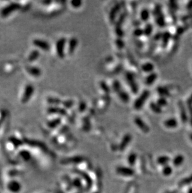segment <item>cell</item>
Segmentation results:
<instances>
[{"label": "cell", "instance_id": "8", "mask_svg": "<svg viewBox=\"0 0 192 193\" xmlns=\"http://www.w3.org/2000/svg\"><path fill=\"white\" fill-rule=\"evenodd\" d=\"M134 123L143 133H148L150 131V127L140 117H135L134 118Z\"/></svg>", "mask_w": 192, "mask_h": 193}, {"label": "cell", "instance_id": "4", "mask_svg": "<svg viewBox=\"0 0 192 193\" xmlns=\"http://www.w3.org/2000/svg\"><path fill=\"white\" fill-rule=\"evenodd\" d=\"M66 39L65 38H61L57 40L56 44V51L57 55L60 58H64L65 56V46L66 44Z\"/></svg>", "mask_w": 192, "mask_h": 193}, {"label": "cell", "instance_id": "27", "mask_svg": "<svg viewBox=\"0 0 192 193\" xmlns=\"http://www.w3.org/2000/svg\"><path fill=\"white\" fill-rule=\"evenodd\" d=\"M47 102L49 104H52V105H54V106H57L60 104H62L61 100L59 98H53V97H50L47 99Z\"/></svg>", "mask_w": 192, "mask_h": 193}, {"label": "cell", "instance_id": "13", "mask_svg": "<svg viewBox=\"0 0 192 193\" xmlns=\"http://www.w3.org/2000/svg\"><path fill=\"white\" fill-rule=\"evenodd\" d=\"M132 139V136L130 134H126L122 138V141L120 143L119 149L121 151H123L125 148L128 146V144L130 143Z\"/></svg>", "mask_w": 192, "mask_h": 193}, {"label": "cell", "instance_id": "28", "mask_svg": "<svg viewBox=\"0 0 192 193\" xmlns=\"http://www.w3.org/2000/svg\"><path fill=\"white\" fill-rule=\"evenodd\" d=\"M156 103L158 104V105H159L161 108L165 107L168 104V102H167V99L165 98H164V97H160L159 98H158Z\"/></svg>", "mask_w": 192, "mask_h": 193}, {"label": "cell", "instance_id": "29", "mask_svg": "<svg viewBox=\"0 0 192 193\" xmlns=\"http://www.w3.org/2000/svg\"><path fill=\"white\" fill-rule=\"evenodd\" d=\"M113 91L117 93L119 91H120L122 88L121 86V85H120V83L119 81H114L113 82Z\"/></svg>", "mask_w": 192, "mask_h": 193}, {"label": "cell", "instance_id": "21", "mask_svg": "<svg viewBox=\"0 0 192 193\" xmlns=\"http://www.w3.org/2000/svg\"><path fill=\"white\" fill-rule=\"evenodd\" d=\"M150 17V13L148 9H143L140 14V18L141 21L143 22H147L149 21Z\"/></svg>", "mask_w": 192, "mask_h": 193}, {"label": "cell", "instance_id": "10", "mask_svg": "<svg viewBox=\"0 0 192 193\" xmlns=\"http://www.w3.org/2000/svg\"><path fill=\"white\" fill-rule=\"evenodd\" d=\"M116 172L123 176L125 177H131L134 174V171L132 169L128 168V167H124L120 166L116 169Z\"/></svg>", "mask_w": 192, "mask_h": 193}, {"label": "cell", "instance_id": "31", "mask_svg": "<svg viewBox=\"0 0 192 193\" xmlns=\"http://www.w3.org/2000/svg\"><path fill=\"white\" fill-rule=\"evenodd\" d=\"M137 159V156L134 153H132L130 154V156L128 157V162L131 166H134L135 163Z\"/></svg>", "mask_w": 192, "mask_h": 193}, {"label": "cell", "instance_id": "20", "mask_svg": "<svg viewBox=\"0 0 192 193\" xmlns=\"http://www.w3.org/2000/svg\"><path fill=\"white\" fill-rule=\"evenodd\" d=\"M78 44V40L75 38H72L69 40V46H68V53L69 54H72L75 50L76 49V47Z\"/></svg>", "mask_w": 192, "mask_h": 193}, {"label": "cell", "instance_id": "17", "mask_svg": "<svg viewBox=\"0 0 192 193\" xmlns=\"http://www.w3.org/2000/svg\"><path fill=\"white\" fill-rule=\"evenodd\" d=\"M157 91L158 94L161 96V97H164V98H168L171 96L170 91L166 87L164 86H158L157 89Z\"/></svg>", "mask_w": 192, "mask_h": 193}, {"label": "cell", "instance_id": "37", "mask_svg": "<svg viewBox=\"0 0 192 193\" xmlns=\"http://www.w3.org/2000/svg\"><path fill=\"white\" fill-rule=\"evenodd\" d=\"M162 172L165 176H169L172 172V169L169 166L166 165L164 167Z\"/></svg>", "mask_w": 192, "mask_h": 193}, {"label": "cell", "instance_id": "14", "mask_svg": "<svg viewBox=\"0 0 192 193\" xmlns=\"http://www.w3.org/2000/svg\"><path fill=\"white\" fill-rule=\"evenodd\" d=\"M158 78V74L157 73L153 72L152 73H150L145 79V84L147 86H151L157 80Z\"/></svg>", "mask_w": 192, "mask_h": 193}, {"label": "cell", "instance_id": "23", "mask_svg": "<svg viewBox=\"0 0 192 193\" xmlns=\"http://www.w3.org/2000/svg\"><path fill=\"white\" fill-rule=\"evenodd\" d=\"M171 38V35L168 31H165L162 34L161 40H162V46L163 47H165L168 44L170 39Z\"/></svg>", "mask_w": 192, "mask_h": 193}, {"label": "cell", "instance_id": "34", "mask_svg": "<svg viewBox=\"0 0 192 193\" xmlns=\"http://www.w3.org/2000/svg\"><path fill=\"white\" fill-rule=\"evenodd\" d=\"M183 157L181 156H179L175 157L174 160H173V165L175 166H179L183 162Z\"/></svg>", "mask_w": 192, "mask_h": 193}, {"label": "cell", "instance_id": "2", "mask_svg": "<svg viewBox=\"0 0 192 193\" xmlns=\"http://www.w3.org/2000/svg\"><path fill=\"white\" fill-rule=\"evenodd\" d=\"M125 78L133 94H137L138 92V86L136 82L134 74L130 71H127L125 74Z\"/></svg>", "mask_w": 192, "mask_h": 193}, {"label": "cell", "instance_id": "19", "mask_svg": "<svg viewBox=\"0 0 192 193\" xmlns=\"http://www.w3.org/2000/svg\"><path fill=\"white\" fill-rule=\"evenodd\" d=\"M26 71L29 74L35 77H38L41 74V70L39 68L35 66H28L26 68Z\"/></svg>", "mask_w": 192, "mask_h": 193}, {"label": "cell", "instance_id": "1", "mask_svg": "<svg viewBox=\"0 0 192 193\" xmlns=\"http://www.w3.org/2000/svg\"><path fill=\"white\" fill-rule=\"evenodd\" d=\"M150 92L149 90L147 89L144 90L134 101V109L137 111L142 109L143 107L144 104H145L146 102L150 97Z\"/></svg>", "mask_w": 192, "mask_h": 193}, {"label": "cell", "instance_id": "3", "mask_svg": "<svg viewBox=\"0 0 192 193\" xmlns=\"http://www.w3.org/2000/svg\"><path fill=\"white\" fill-rule=\"evenodd\" d=\"M153 15L156 23L160 27H164L165 26V21L164 13L162 11L161 6L159 5L155 6L153 10Z\"/></svg>", "mask_w": 192, "mask_h": 193}, {"label": "cell", "instance_id": "6", "mask_svg": "<svg viewBox=\"0 0 192 193\" xmlns=\"http://www.w3.org/2000/svg\"><path fill=\"white\" fill-rule=\"evenodd\" d=\"M35 91V88L33 85H28L24 88L23 94L21 98V102L23 103H26L29 101L31 98L33 96Z\"/></svg>", "mask_w": 192, "mask_h": 193}, {"label": "cell", "instance_id": "32", "mask_svg": "<svg viewBox=\"0 0 192 193\" xmlns=\"http://www.w3.org/2000/svg\"><path fill=\"white\" fill-rule=\"evenodd\" d=\"M74 103V101L72 100H66V101H65L62 102V104L64 106V107H65L66 109L71 108L73 106Z\"/></svg>", "mask_w": 192, "mask_h": 193}, {"label": "cell", "instance_id": "35", "mask_svg": "<svg viewBox=\"0 0 192 193\" xmlns=\"http://www.w3.org/2000/svg\"><path fill=\"white\" fill-rule=\"evenodd\" d=\"M134 35L135 36H137V37H140V36H142V35H144L143 29H141V28H136V29L134 31Z\"/></svg>", "mask_w": 192, "mask_h": 193}, {"label": "cell", "instance_id": "15", "mask_svg": "<svg viewBox=\"0 0 192 193\" xmlns=\"http://www.w3.org/2000/svg\"><path fill=\"white\" fill-rule=\"evenodd\" d=\"M164 124L165 127H166L167 128H170V129L175 128L178 126L179 122H178L177 119H176L175 118H170L166 119L164 122Z\"/></svg>", "mask_w": 192, "mask_h": 193}, {"label": "cell", "instance_id": "12", "mask_svg": "<svg viewBox=\"0 0 192 193\" xmlns=\"http://www.w3.org/2000/svg\"><path fill=\"white\" fill-rule=\"evenodd\" d=\"M47 112L50 114H57L61 116H66L67 115V111L63 108L57 106H52L48 108Z\"/></svg>", "mask_w": 192, "mask_h": 193}, {"label": "cell", "instance_id": "39", "mask_svg": "<svg viewBox=\"0 0 192 193\" xmlns=\"http://www.w3.org/2000/svg\"><path fill=\"white\" fill-rule=\"evenodd\" d=\"M116 44L117 45V46L120 48H122L124 46V41L122 40H117L116 41Z\"/></svg>", "mask_w": 192, "mask_h": 193}, {"label": "cell", "instance_id": "36", "mask_svg": "<svg viewBox=\"0 0 192 193\" xmlns=\"http://www.w3.org/2000/svg\"><path fill=\"white\" fill-rule=\"evenodd\" d=\"M100 86H101V89H102L105 93L109 94V93L110 92V88L107 86V85L105 82H104V81L101 82V84H100Z\"/></svg>", "mask_w": 192, "mask_h": 193}, {"label": "cell", "instance_id": "38", "mask_svg": "<svg viewBox=\"0 0 192 193\" xmlns=\"http://www.w3.org/2000/svg\"><path fill=\"white\" fill-rule=\"evenodd\" d=\"M71 5L74 8H79L82 6L83 2H81V1H72L71 2Z\"/></svg>", "mask_w": 192, "mask_h": 193}, {"label": "cell", "instance_id": "24", "mask_svg": "<svg viewBox=\"0 0 192 193\" xmlns=\"http://www.w3.org/2000/svg\"><path fill=\"white\" fill-rule=\"evenodd\" d=\"M169 161H170V159L167 156H160L157 159V163L160 165L166 166L168 163Z\"/></svg>", "mask_w": 192, "mask_h": 193}, {"label": "cell", "instance_id": "25", "mask_svg": "<svg viewBox=\"0 0 192 193\" xmlns=\"http://www.w3.org/2000/svg\"><path fill=\"white\" fill-rule=\"evenodd\" d=\"M143 29L144 35H146V36H149L152 33L153 27L152 24L148 23L146 25L145 28H144Z\"/></svg>", "mask_w": 192, "mask_h": 193}, {"label": "cell", "instance_id": "18", "mask_svg": "<svg viewBox=\"0 0 192 193\" xmlns=\"http://www.w3.org/2000/svg\"><path fill=\"white\" fill-rule=\"evenodd\" d=\"M119 98L120 100L124 103H129L130 101V96L127 92L125 91L123 89H122L120 91L117 93Z\"/></svg>", "mask_w": 192, "mask_h": 193}, {"label": "cell", "instance_id": "22", "mask_svg": "<svg viewBox=\"0 0 192 193\" xmlns=\"http://www.w3.org/2000/svg\"><path fill=\"white\" fill-rule=\"evenodd\" d=\"M150 109L154 113L161 114L162 112V108H161L156 102H151L149 104Z\"/></svg>", "mask_w": 192, "mask_h": 193}, {"label": "cell", "instance_id": "5", "mask_svg": "<svg viewBox=\"0 0 192 193\" xmlns=\"http://www.w3.org/2000/svg\"><path fill=\"white\" fill-rule=\"evenodd\" d=\"M21 6L17 3H13L8 6L5 7L1 11V16L2 17H6L11 13L20 9Z\"/></svg>", "mask_w": 192, "mask_h": 193}, {"label": "cell", "instance_id": "9", "mask_svg": "<svg viewBox=\"0 0 192 193\" xmlns=\"http://www.w3.org/2000/svg\"><path fill=\"white\" fill-rule=\"evenodd\" d=\"M33 44L35 46L38 47L39 49L42 50L43 51H47L50 50V44L49 43L39 39H36L33 41Z\"/></svg>", "mask_w": 192, "mask_h": 193}, {"label": "cell", "instance_id": "16", "mask_svg": "<svg viewBox=\"0 0 192 193\" xmlns=\"http://www.w3.org/2000/svg\"><path fill=\"white\" fill-rule=\"evenodd\" d=\"M155 66L153 65V64L150 62H147L143 63L142 65L141 66V69L142 71L147 73H152L153 72Z\"/></svg>", "mask_w": 192, "mask_h": 193}, {"label": "cell", "instance_id": "26", "mask_svg": "<svg viewBox=\"0 0 192 193\" xmlns=\"http://www.w3.org/2000/svg\"><path fill=\"white\" fill-rule=\"evenodd\" d=\"M39 56V52L38 50H35L32 51L28 57V61L29 62H33L37 59Z\"/></svg>", "mask_w": 192, "mask_h": 193}, {"label": "cell", "instance_id": "7", "mask_svg": "<svg viewBox=\"0 0 192 193\" xmlns=\"http://www.w3.org/2000/svg\"><path fill=\"white\" fill-rule=\"evenodd\" d=\"M124 2H120L116 4L113 8L111 9L109 13V20L111 23H114L116 19V17L119 13L120 12V9L123 7V4Z\"/></svg>", "mask_w": 192, "mask_h": 193}, {"label": "cell", "instance_id": "30", "mask_svg": "<svg viewBox=\"0 0 192 193\" xmlns=\"http://www.w3.org/2000/svg\"><path fill=\"white\" fill-rule=\"evenodd\" d=\"M61 118H57L53 119L52 121H50L49 123H48V126H49L51 127H55L57 126H58L61 123Z\"/></svg>", "mask_w": 192, "mask_h": 193}, {"label": "cell", "instance_id": "33", "mask_svg": "<svg viewBox=\"0 0 192 193\" xmlns=\"http://www.w3.org/2000/svg\"><path fill=\"white\" fill-rule=\"evenodd\" d=\"M86 108H87V104L85 101H82L79 103L78 109L80 112H83L84 111H86Z\"/></svg>", "mask_w": 192, "mask_h": 193}, {"label": "cell", "instance_id": "11", "mask_svg": "<svg viewBox=\"0 0 192 193\" xmlns=\"http://www.w3.org/2000/svg\"><path fill=\"white\" fill-rule=\"evenodd\" d=\"M179 106L180 118L183 123H186L188 119V112H187L186 107L183 103H180Z\"/></svg>", "mask_w": 192, "mask_h": 193}]
</instances>
